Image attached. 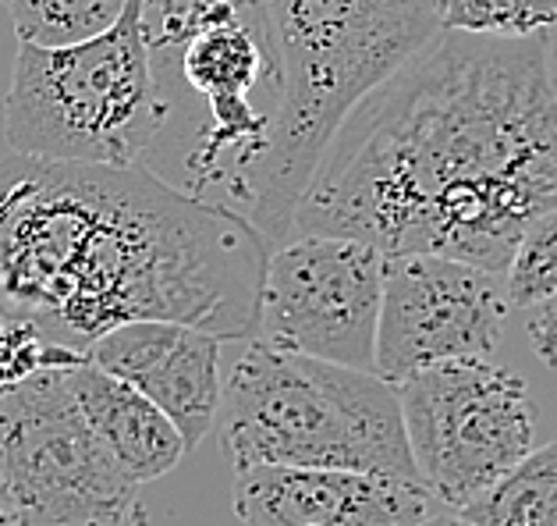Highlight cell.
Listing matches in <instances>:
<instances>
[{"instance_id":"cell-1","label":"cell","mask_w":557,"mask_h":526,"mask_svg":"<svg viewBox=\"0 0 557 526\" xmlns=\"http://www.w3.org/2000/svg\"><path fill=\"white\" fill-rule=\"evenodd\" d=\"M557 210V93L543 36L441 29L334 129L292 232L384 256H447L505 278ZM288 232V235H292Z\"/></svg>"},{"instance_id":"cell-2","label":"cell","mask_w":557,"mask_h":526,"mask_svg":"<svg viewBox=\"0 0 557 526\" xmlns=\"http://www.w3.org/2000/svg\"><path fill=\"white\" fill-rule=\"evenodd\" d=\"M270 242L146 168L0 164V317L89 353L128 320L256 339Z\"/></svg>"},{"instance_id":"cell-3","label":"cell","mask_w":557,"mask_h":526,"mask_svg":"<svg viewBox=\"0 0 557 526\" xmlns=\"http://www.w3.org/2000/svg\"><path fill=\"white\" fill-rule=\"evenodd\" d=\"M143 33L160 93V136L143 168L249 221L284 107L270 4L143 0Z\"/></svg>"},{"instance_id":"cell-4","label":"cell","mask_w":557,"mask_h":526,"mask_svg":"<svg viewBox=\"0 0 557 526\" xmlns=\"http://www.w3.org/2000/svg\"><path fill=\"white\" fill-rule=\"evenodd\" d=\"M270 19L284 64V107L252 224L267 242H281L334 129L441 33V8L437 0H270Z\"/></svg>"},{"instance_id":"cell-5","label":"cell","mask_w":557,"mask_h":526,"mask_svg":"<svg viewBox=\"0 0 557 526\" xmlns=\"http://www.w3.org/2000/svg\"><path fill=\"white\" fill-rule=\"evenodd\" d=\"M216 430L235 469L317 466L419 480L398 388L260 339L242 342L231 363Z\"/></svg>"},{"instance_id":"cell-6","label":"cell","mask_w":557,"mask_h":526,"mask_svg":"<svg viewBox=\"0 0 557 526\" xmlns=\"http://www.w3.org/2000/svg\"><path fill=\"white\" fill-rule=\"evenodd\" d=\"M157 136L160 93L143 0H128L114 29L86 44H18L4 97V139L15 157L143 168Z\"/></svg>"},{"instance_id":"cell-7","label":"cell","mask_w":557,"mask_h":526,"mask_svg":"<svg viewBox=\"0 0 557 526\" xmlns=\"http://www.w3.org/2000/svg\"><path fill=\"white\" fill-rule=\"evenodd\" d=\"M67 370L0 384V491L29 526H125L139 484L86 420Z\"/></svg>"},{"instance_id":"cell-8","label":"cell","mask_w":557,"mask_h":526,"mask_svg":"<svg viewBox=\"0 0 557 526\" xmlns=\"http://www.w3.org/2000/svg\"><path fill=\"white\" fill-rule=\"evenodd\" d=\"M394 388L419 480L444 509H466L536 449L533 391L494 359L441 363Z\"/></svg>"},{"instance_id":"cell-9","label":"cell","mask_w":557,"mask_h":526,"mask_svg":"<svg viewBox=\"0 0 557 526\" xmlns=\"http://www.w3.org/2000/svg\"><path fill=\"white\" fill-rule=\"evenodd\" d=\"M387 256L345 235L292 232L267 253L256 339L373 374Z\"/></svg>"},{"instance_id":"cell-10","label":"cell","mask_w":557,"mask_h":526,"mask_svg":"<svg viewBox=\"0 0 557 526\" xmlns=\"http://www.w3.org/2000/svg\"><path fill=\"white\" fill-rule=\"evenodd\" d=\"M505 278L447 256H387L373 374L401 384L419 370L491 359L508 328Z\"/></svg>"},{"instance_id":"cell-11","label":"cell","mask_w":557,"mask_h":526,"mask_svg":"<svg viewBox=\"0 0 557 526\" xmlns=\"http://www.w3.org/2000/svg\"><path fill=\"white\" fill-rule=\"evenodd\" d=\"M235 516L246 526H419L441 502L426 484L359 469H235Z\"/></svg>"},{"instance_id":"cell-12","label":"cell","mask_w":557,"mask_h":526,"mask_svg":"<svg viewBox=\"0 0 557 526\" xmlns=\"http://www.w3.org/2000/svg\"><path fill=\"white\" fill-rule=\"evenodd\" d=\"M89 359L132 384L196 452L221 413V339L178 320H128L89 345Z\"/></svg>"},{"instance_id":"cell-13","label":"cell","mask_w":557,"mask_h":526,"mask_svg":"<svg viewBox=\"0 0 557 526\" xmlns=\"http://www.w3.org/2000/svg\"><path fill=\"white\" fill-rule=\"evenodd\" d=\"M67 381L83 406L86 420L117 458V466L139 484L160 480L188 455L185 438L164 413L132 384L100 370L92 359H83L67 370Z\"/></svg>"},{"instance_id":"cell-14","label":"cell","mask_w":557,"mask_h":526,"mask_svg":"<svg viewBox=\"0 0 557 526\" xmlns=\"http://www.w3.org/2000/svg\"><path fill=\"white\" fill-rule=\"evenodd\" d=\"M458 512L475 526H557V441L533 449Z\"/></svg>"},{"instance_id":"cell-15","label":"cell","mask_w":557,"mask_h":526,"mask_svg":"<svg viewBox=\"0 0 557 526\" xmlns=\"http://www.w3.org/2000/svg\"><path fill=\"white\" fill-rule=\"evenodd\" d=\"M18 44L72 47L114 29L128 0H11Z\"/></svg>"},{"instance_id":"cell-16","label":"cell","mask_w":557,"mask_h":526,"mask_svg":"<svg viewBox=\"0 0 557 526\" xmlns=\"http://www.w3.org/2000/svg\"><path fill=\"white\" fill-rule=\"evenodd\" d=\"M441 29L497 39L547 36L557 25V0H437Z\"/></svg>"},{"instance_id":"cell-17","label":"cell","mask_w":557,"mask_h":526,"mask_svg":"<svg viewBox=\"0 0 557 526\" xmlns=\"http://www.w3.org/2000/svg\"><path fill=\"white\" fill-rule=\"evenodd\" d=\"M505 292L511 309H536L557 295V210L543 213L525 228L505 271Z\"/></svg>"},{"instance_id":"cell-18","label":"cell","mask_w":557,"mask_h":526,"mask_svg":"<svg viewBox=\"0 0 557 526\" xmlns=\"http://www.w3.org/2000/svg\"><path fill=\"white\" fill-rule=\"evenodd\" d=\"M89 353L47 339L29 320H0V384H18L44 370L78 367Z\"/></svg>"},{"instance_id":"cell-19","label":"cell","mask_w":557,"mask_h":526,"mask_svg":"<svg viewBox=\"0 0 557 526\" xmlns=\"http://www.w3.org/2000/svg\"><path fill=\"white\" fill-rule=\"evenodd\" d=\"M525 331H529V342H533V353L554 370L557 367V309H550V303L529 309Z\"/></svg>"},{"instance_id":"cell-20","label":"cell","mask_w":557,"mask_h":526,"mask_svg":"<svg viewBox=\"0 0 557 526\" xmlns=\"http://www.w3.org/2000/svg\"><path fill=\"white\" fill-rule=\"evenodd\" d=\"M419 526H475L472 519H466L461 512H455V509H444V505H437L430 512V516L419 523Z\"/></svg>"},{"instance_id":"cell-21","label":"cell","mask_w":557,"mask_h":526,"mask_svg":"<svg viewBox=\"0 0 557 526\" xmlns=\"http://www.w3.org/2000/svg\"><path fill=\"white\" fill-rule=\"evenodd\" d=\"M149 8H193V4H270V0H146Z\"/></svg>"},{"instance_id":"cell-22","label":"cell","mask_w":557,"mask_h":526,"mask_svg":"<svg viewBox=\"0 0 557 526\" xmlns=\"http://www.w3.org/2000/svg\"><path fill=\"white\" fill-rule=\"evenodd\" d=\"M543 44H547V72H550V83H554V93H557V25L543 36Z\"/></svg>"},{"instance_id":"cell-23","label":"cell","mask_w":557,"mask_h":526,"mask_svg":"<svg viewBox=\"0 0 557 526\" xmlns=\"http://www.w3.org/2000/svg\"><path fill=\"white\" fill-rule=\"evenodd\" d=\"M0 526H29V523H25V519H22L18 512L11 509V505L0 502Z\"/></svg>"},{"instance_id":"cell-24","label":"cell","mask_w":557,"mask_h":526,"mask_svg":"<svg viewBox=\"0 0 557 526\" xmlns=\"http://www.w3.org/2000/svg\"><path fill=\"white\" fill-rule=\"evenodd\" d=\"M0 4H11V0H0Z\"/></svg>"}]
</instances>
